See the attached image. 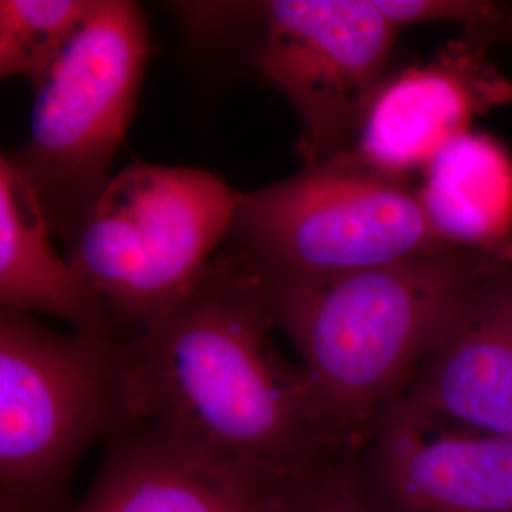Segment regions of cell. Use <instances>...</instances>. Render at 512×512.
Returning a JSON list of instances; mask_svg holds the SVG:
<instances>
[{"label": "cell", "mask_w": 512, "mask_h": 512, "mask_svg": "<svg viewBox=\"0 0 512 512\" xmlns=\"http://www.w3.org/2000/svg\"><path fill=\"white\" fill-rule=\"evenodd\" d=\"M230 236L260 270L298 277L357 274L452 249L416 190L368 173L348 154L239 192Z\"/></svg>", "instance_id": "obj_6"}, {"label": "cell", "mask_w": 512, "mask_h": 512, "mask_svg": "<svg viewBox=\"0 0 512 512\" xmlns=\"http://www.w3.org/2000/svg\"><path fill=\"white\" fill-rule=\"evenodd\" d=\"M512 255L444 249L330 277L262 272L338 450L361 452L406 395L465 296Z\"/></svg>", "instance_id": "obj_2"}, {"label": "cell", "mask_w": 512, "mask_h": 512, "mask_svg": "<svg viewBox=\"0 0 512 512\" xmlns=\"http://www.w3.org/2000/svg\"><path fill=\"white\" fill-rule=\"evenodd\" d=\"M277 484L148 427L124 429L69 512H272Z\"/></svg>", "instance_id": "obj_11"}, {"label": "cell", "mask_w": 512, "mask_h": 512, "mask_svg": "<svg viewBox=\"0 0 512 512\" xmlns=\"http://www.w3.org/2000/svg\"><path fill=\"white\" fill-rule=\"evenodd\" d=\"M0 304L52 315L80 334L116 336L103 306L55 251L37 194L8 156L0 158Z\"/></svg>", "instance_id": "obj_12"}, {"label": "cell", "mask_w": 512, "mask_h": 512, "mask_svg": "<svg viewBox=\"0 0 512 512\" xmlns=\"http://www.w3.org/2000/svg\"><path fill=\"white\" fill-rule=\"evenodd\" d=\"M511 97L471 46H448L437 61L385 78L372 99L349 160L387 181L404 183L425 171L475 114Z\"/></svg>", "instance_id": "obj_9"}, {"label": "cell", "mask_w": 512, "mask_h": 512, "mask_svg": "<svg viewBox=\"0 0 512 512\" xmlns=\"http://www.w3.org/2000/svg\"><path fill=\"white\" fill-rule=\"evenodd\" d=\"M382 512H512V437L397 403L359 452Z\"/></svg>", "instance_id": "obj_8"}, {"label": "cell", "mask_w": 512, "mask_h": 512, "mask_svg": "<svg viewBox=\"0 0 512 512\" xmlns=\"http://www.w3.org/2000/svg\"><path fill=\"white\" fill-rule=\"evenodd\" d=\"M150 57L143 8L97 0L92 16L35 88L31 131L10 162L31 184L52 234L73 243L112 179Z\"/></svg>", "instance_id": "obj_5"}, {"label": "cell", "mask_w": 512, "mask_h": 512, "mask_svg": "<svg viewBox=\"0 0 512 512\" xmlns=\"http://www.w3.org/2000/svg\"><path fill=\"white\" fill-rule=\"evenodd\" d=\"M97 0H0V76L46 78L95 10Z\"/></svg>", "instance_id": "obj_14"}, {"label": "cell", "mask_w": 512, "mask_h": 512, "mask_svg": "<svg viewBox=\"0 0 512 512\" xmlns=\"http://www.w3.org/2000/svg\"><path fill=\"white\" fill-rule=\"evenodd\" d=\"M272 512H382L363 484L359 452H336L275 486Z\"/></svg>", "instance_id": "obj_15"}, {"label": "cell", "mask_w": 512, "mask_h": 512, "mask_svg": "<svg viewBox=\"0 0 512 512\" xmlns=\"http://www.w3.org/2000/svg\"><path fill=\"white\" fill-rule=\"evenodd\" d=\"M397 29L423 23H452L476 40L512 33V8L486 0H376Z\"/></svg>", "instance_id": "obj_16"}, {"label": "cell", "mask_w": 512, "mask_h": 512, "mask_svg": "<svg viewBox=\"0 0 512 512\" xmlns=\"http://www.w3.org/2000/svg\"><path fill=\"white\" fill-rule=\"evenodd\" d=\"M239 192L217 175L135 164L112 175L71 243V266L116 336L175 310L230 236Z\"/></svg>", "instance_id": "obj_3"}, {"label": "cell", "mask_w": 512, "mask_h": 512, "mask_svg": "<svg viewBox=\"0 0 512 512\" xmlns=\"http://www.w3.org/2000/svg\"><path fill=\"white\" fill-rule=\"evenodd\" d=\"M118 336L0 313V512H69L88 448L122 429Z\"/></svg>", "instance_id": "obj_4"}, {"label": "cell", "mask_w": 512, "mask_h": 512, "mask_svg": "<svg viewBox=\"0 0 512 512\" xmlns=\"http://www.w3.org/2000/svg\"><path fill=\"white\" fill-rule=\"evenodd\" d=\"M399 403L512 437V258L465 296Z\"/></svg>", "instance_id": "obj_10"}, {"label": "cell", "mask_w": 512, "mask_h": 512, "mask_svg": "<svg viewBox=\"0 0 512 512\" xmlns=\"http://www.w3.org/2000/svg\"><path fill=\"white\" fill-rule=\"evenodd\" d=\"M256 65L291 101L302 122L304 167L353 147L387 78L399 29L376 0L262 2Z\"/></svg>", "instance_id": "obj_7"}, {"label": "cell", "mask_w": 512, "mask_h": 512, "mask_svg": "<svg viewBox=\"0 0 512 512\" xmlns=\"http://www.w3.org/2000/svg\"><path fill=\"white\" fill-rule=\"evenodd\" d=\"M416 194L450 247L512 255V160L494 139L459 135L427 165Z\"/></svg>", "instance_id": "obj_13"}, {"label": "cell", "mask_w": 512, "mask_h": 512, "mask_svg": "<svg viewBox=\"0 0 512 512\" xmlns=\"http://www.w3.org/2000/svg\"><path fill=\"white\" fill-rule=\"evenodd\" d=\"M274 327L255 262L213 258L175 310L120 338V431L156 429L274 484L346 452L302 366L279 355Z\"/></svg>", "instance_id": "obj_1"}]
</instances>
